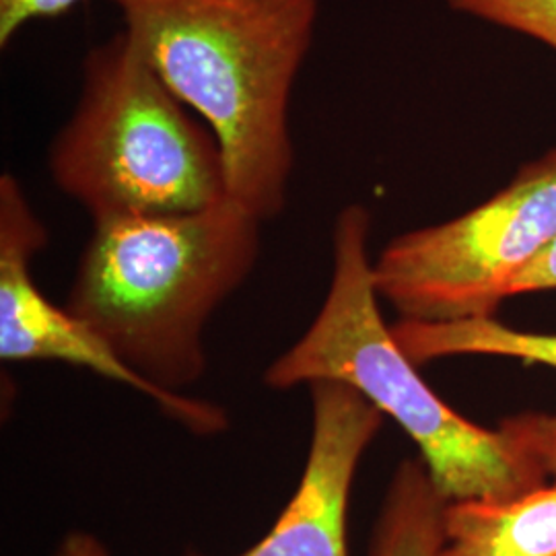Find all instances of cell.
Here are the masks:
<instances>
[{"instance_id": "6da1fadb", "label": "cell", "mask_w": 556, "mask_h": 556, "mask_svg": "<svg viewBox=\"0 0 556 556\" xmlns=\"http://www.w3.org/2000/svg\"><path fill=\"white\" fill-rule=\"evenodd\" d=\"M161 80L219 142L227 199L278 217L295 169L291 98L318 0H110Z\"/></svg>"}, {"instance_id": "7a4b0ae2", "label": "cell", "mask_w": 556, "mask_h": 556, "mask_svg": "<svg viewBox=\"0 0 556 556\" xmlns=\"http://www.w3.org/2000/svg\"><path fill=\"white\" fill-rule=\"evenodd\" d=\"M262 225L229 199L93 223L64 307L142 378L184 394L206 371V324L258 264Z\"/></svg>"}, {"instance_id": "3957f363", "label": "cell", "mask_w": 556, "mask_h": 556, "mask_svg": "<svg viewBox=\"0 0 556 556\" xmlns=\"http://www.w3.org/2000/svg\"><path fill=\"white\" fill-rule=\"evenodd\" d=\"M371 215L361 204L338 213L332 231V280L318 316L298 342L264 371L270 390L318 379L342 381L394 418L417 443L439 495L511 498L544 484L546 475L501 431L457 415L427 386L379 312L369 256Z\"/></svg>"}, {"instance_id": "277c9868", "label": "cell", "mask_w": 556, "mask_h": 556, "mask_svg": "<svg viewBox=\"0 0 556 556\" xmlns=\"http://www.w3.org/2000/svg\"><path fill=\"white\" fill-rule=\"evenodd\" d=\"M48 167L91 223L194 213L227 199L213 130L190 118L126 29L83 60L79 101Z\"/></svg>"}, {"instance_id": "5b68a950", "label": "cell", "mask_w": 556, "mask_h": 556, "mask_svg": "<svg viewBox=\"0 0 556 556\" xmlns=\"http://www.w3.org/2000/svg\"><path fill=\"white\" fill-rule=\"evenodd\" d=\"M556 236V149L456 219L392 239L374 262L379 299L402 319L493 318Z\"/></svg>"}, {"instance_id": "8992f818", "label": "cell", "mask_w": 556, "mask_h": 556, "mask_svg": "<svg viewBox=\"0 0 556 556\" xmlns=\"http://www.w3.org/2000/svg\"><path fill=\"white\" fill-rule=\"evenodd\" d=\"M48 229L36 215L20 179L0 176V358L60 361L118 381L199 435L227 429L225 410L199 397L167 392L142 378L116 351L66 307L54 305L38 289L31 264L48 245Z\"/></svg>"}, {"instance_id": "52a82bcc", "label": "cell", "mask_w": 556, "mask_h": 556, "mask_svg": "<svg viewBox=\"0 0 556 556\" xmlns=\"http://www.w3.org/2000/svg\"><path fill=\"white\" fill-rule=\"evenodd\" d=\"M309 392L314 433L298 491L275 528L239 556H349L351 486L383 415L342 381L318 379L309 383Z\"/></svg>"}, {"instance_id": "ba28073f", "label": "cell", "mask_w": 556, "mask_h": 556, "mask_svg": "<svg viewBox=\"0 0 556 556\" xmlns=\"http://www.w3.org/2000/svg\"><path fill=\"white\" fill-rule=\"evenodd\" d=\"M439 556H556V484L511 498H462L445 505Z\"/></svg>"}, {"instance_id": "9c48e42d", "label": "cell", "mask_w": 556, "mask_h": 556, "mask_svg": "<svg viewBox=\"0 0 556 556\" xmlns=\"http://www.w3.org/2000/svg\"><path fill=\"white\" fill-rule=\"evenodd\" d=\"M392 334L400 349L417 365L457 355H491L540 363L556 369V334L523 332L503 326L495 318L400 319L392 326Z\"/></svg>"}, {"instance_id": "30bf717a", "label": "cell", "mask_w": 556, "mask_h": 556, "mask_svg": "<svg viewBox=\"0 0 556 556\" xmlns=\"http://www.w3.org/2000/svg\"><path fill=\"white\" fill-rule=\"evenodd\" d=\"M445 505L422 462L397 466L379 514L369 556H439L445 546Z\"/></svg>"}, {"instance_id": "8fae6325", "label": "cell", "mask_w": 556, "mask_h": 556, "mask_svg": "<svg viewBox=\"0 0 556 556\" xmlns=\"http://www.w3.org/2000/svg\"><path fill=\"white\" fill-rule=\"evenodd\" d=\"M450 7L530 36L556 52V0H450Z\"/></svg>"}, {"instance_id": "7c38bea8", "label": "cell", "mask_w": 556, "mask_h": 556, "mask_svg": "<svg viewBox=\"0 0 556 556\" xmlns=\"http://www.w3.org/2000/svg\"><path fill=\"white\" fill-rule=\"evenodd\" d=\"M498 431L521 456L532 459L544 475L556 478V413H523L505 418Z\"/></svg>"}, {"instance_id": "4fadbf2b", "label": "cell", "mask_w": 556, "mask_h": 556, "mask_svg": "<svg viewBox=\"0 0 556 556\" xmlns=\"http://www.w3.org/2000/svg\"><path fill=\"white\" fill-rule=\"evenodd\" d=\"M83 0H0V48H7L31 21L56 20Z\"/></svg>"}, {"instance_id": "5bb4252c", "label": "cell", "mask_w": 556, "mask_h": 556, "mask_svg": "<svg viewBox=\"0 0 556 556\" xmlns=\"http://www.w3.org/2000/svg\"><path fill=\"white\" fill-rule=\"evenodd\" d=\"M556 289V236L514 280L509 298Z\"/></svg>"}, {"instance_id": "9a60e30c", "label": "cell", "mask_w": 556, "mask_h": 556, "mask_svg": "<svg viewBox=\"0 0 556 556\" xmlns=\"http://www.w3.org/2000/svg\"><path fill=\"white\" fill-rule=\"evenodd\" d=\"M54 556H110L105 546L93 534L73 532L60 542Z\"/></svg>"}]
</instances>
